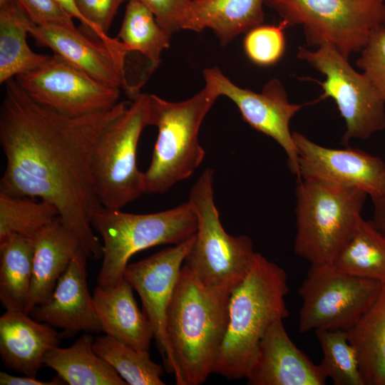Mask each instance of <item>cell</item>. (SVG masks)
Listing matches in <instances>:
<instances>
[{
	"mask_svg": "<svg viewBox=\"0 0 385 385\" xmlns=\"http://www.w3.org/2000/svg\"><path fill=\"white\" fill-rule=\"evenodd\" d=\"M5 85L0 144L6 168L0 192L50 202L88 258L103 257V245L91 225L93 215L103 207L93 185V153L105 128L130 102L71 118L35 103L15 78Z\"/></svg>",
	"mask_w": 385,
	"mask_h": 385,
	"instance_id": "cell-1",
	"label": "cell"
},
{
	"mask_svg": "<svg viewBox=\"0 0 385 385\" xmlns=\"http://www.w3.org/2000/svg\"><path fill=\"white\" fill-rule=\"evenodd\" d=\"M283 268L256 252L251 268L230 296L227 331L212 373L227 379L247 378L270 327L289 315Z\"/></svg>",
	"mask_w": 385,
	"mask_h": 385,
	"instance_id": "cell-2",
	"label": "cell"
},
{
	"mask_svg": "<svg viewBox=\"0 0 385 385\" xmlns=\"http://www.w3.org/2000/svg\"><path fill=\"white\" fill-rule=\"evenodd\" d=\"M230 296L205 287L182 266L166 322L182 385L202 384L212 373L227 328Z\"/></svg>",
	"mask_w": 385,
	"mask_h": 385,
	"instance_id": "cell-3",
	"label": "cell"
},
{
	"mask_svg": "<svg viewBox=\"0 0 385 385\" xmlns=\"http://www.w3.org/2000/svg\"><path fill=\"white\" fill-rule=\"evenodd\" d=\"M219 96L207 83L199 93L180 102L149 94L150 125L157 128L158 136L150 165L143 173L145 193L163 194L200 165L205 151L198 140L200 128Z\"/></svg>",
	"mask_w": 385,
	"mask_h": 385,
	"instance_id": "cell-4",
	"label": "cell"
},
{
	"mask_svg": "<svg viewBox=\"0 0 385 385\" xmlns=\"http://www.w3.org/2000/svg\"><path fill=\"white\" fill-rule=\"evenodd\" d=\"M91 225L103 240V262L98 286L111 289L123 278L130 257L149 247L178 245L197 229V215L188 200L176 207L149 214H133L102 207Z\"/></svg>",
	"mask_w": 385,
	"mask_h": 385,
	"instance_id": "cell-5",
	"label": "cell"
},
{
	"mask_svg": "<svg viewBox=\"0 0 385 385\" xmlns=\"http://www.w3.org/2000/svg\"><path fill=\"white\" fill-rule=\"evenodd\" d=\"M294 253L311 265L332 264L361 219L362 190L300 180L295 189Z\"/></svg>",
	"mask_w": 385,
	"mask_h": 385,
	"instance_id": "cell-6",
	"label": "cell"
},
{
	"mask_svg": "<svg viewBox=\"0 0 385 385\" xmlns=\"http://www.w3.org/2000/svg\"><path fill=\"white\" fill-rule=\"evenodd\" d=\"M214 170L206 168L192 186L188 201L197 215V229L185 265L205 287L230 295L247 275L256 252L246 235L224 230L214 200Z\"/></svg>",
	"mask_w": 385,
	"mask_h": 385,
	"instance_id": "cell-7",
	"label": "cell"
},
{
	"mask_svg": "<svg viewBox=\"0 0 385 385\" xmlns=\"http://www.w3.org/2000/svg\"><path fill=\"white\" fill-rule=\"evenodd\" d=\"M284 26H301L309 46H333L345 57L360 52L385 26L383 0H265Z\"/></svg>",
	"mask_w": 385,
	"mask_h": 385,
	"instance_id": "cell-8",
	"label": "cell"
},
{
	"mask_svg": "<svg viewBox=\"0 0 385 385\" xmlns=\"http://www.w3.org/2000/svg\"><path fill=\"white\" fill-rule=\"evenodd\" d=\"M150 125L149 94L140 93L105 128L93 157L96 192L103 207L121 209L144 194L136 154L143 129Z\"/></svg>",
	"mask_w": 385,
	"mask_h": 385,
	"instance_id": "cell-9",
	"label": "cell"
},
{
	"mask_svg": "<svg viewBox=\"0 0 385 385\" xmlns=\"http://www.w3.org/2000/svg\"><path fill=\"white\" fill-rule=\"evenodd\" d=\"M382 285L349 274L333 264L311 265L298 290L302 299L299 332L348 331L372 305Z\"/></svg>",
	"mask_w": 385,
	"mask_h": 385,
	"instance_id": "cell-10",
	"label": "cell"
},
{
	"mask_svg": "<svg viewBox=\"0 0 385 385\" xmlns=\"http://www.w3.org/2000/svg\"><path fill=\"white\" fill-rule=\"evenodd\" d=\"M297 57L325 76L318 82L324 91L321 98H332L345 120L343 142L366 140L385 129V101L363 73L329 43L315 50L299 47Z\"/></svg>",
	"mask_w": 385,
	"mask_h": 385,
	"instance_id": "cell-11",
	"label": "cell"
},
{
	"mask_svg": "<svg viewBox=\"0 0 385 385\" xmlns=\"http://www.w3.org/2000/svg\"><path fill=\"white\" fill-rule=\"evenodd\" d=\"M14 78L35 103L68 117L102 112L119 103L120 88L95 79L55 53Z\"/></svg>",
	"mask_w": 385,
	"mask_h": 385,
	"instance_id": "cell-12",
	"label": "cell"
},
{
	"mask_svg": "<svg viewBox=\"0 0 385 385\" xmlns=\"http://www.w3.org/2000/svg\"><path fill=\"white\" fill-rule=\"evenodd\" d=\"M195 239L188 240L163 250L135 263L128 264L125 279L138 294L143 312L148 318L166 371L175 376V384L182 385L179 369L170 349L167 334V313L178 280L182 264Z\"/></svg>",
	"mask_w": 385,
	"mask_h": 385,
	"instance_id": "cell-13",
	"label": "cell"
},
{
	"mask_svg": "<svg viewBox=\"0 0 385 385\" xmlns=\"http://www.w3.org/2000/svg\"><path fill=\"white\" fill-rule=\"evenodd\" d=\"M205 83L220 96L230 98L238 108L242 119L255 130L274 139L285 151L289 171L299 177L298 153L289 123L303 107L291 103L286 91L277 78L269 81L261 93L242 88L232 83L217 67L203 71Z\"/></svg>",
	"mask_w": 385,
	"mask_h": 385,
	"instance_id": "cell-14",
	"label": "cell"
},
{
	"mask_svg": "<svg viewBox=\"0 0 385 385\" xmlns=\"http://www.w3.org/2000/svg\"><path fill=\"white\" fill-rule=\"evenodd\" d=\"M292 137L300 180H314L364 191L371 199L385 197V163L360 149L320 145L299 132Z\"/></svg>",
	"mask_w": 385,
	"mask_h": 385,
	"instance_id": "cell-15",
	"label": "cell"
},
{
	"mask_svg": "<svg viewBox=\"0 0 385 385\" xmlns=\"http://www.w3.org/2000/svg\"><path fill=\"white\" fill-rule=\"evenodd\" d=\"M87 258L81 250L59 278L50 299L29 313L38 322L61 329L63 338L73 337L81 331L103 332L88 287Z\"/></svg>",
	"mask_w": 385,
	"mask_h": 385,
	"instance_id": "cell-16",
	"label": "cell"
},
{
	"mask_svg": "<svg viewBox=\"0 0 385 385\" xmlns=\"http://www.w3.org/2000/svg\"><path fill=\"white\" fill-rule=\"evenodd\" d=\"M29 36L38 46L50 48L53 53L95 79L123 88L128 94L125 58L114 53L104 44L89 38L78 29L54 24H32Z\"/></svg>",
	"mask_w": 385,
	"mask_h": 385,
	"instance_id": "cell-17",
	"label": "cell"
},
{
	"mask_svg": "<svg viewBox=\"0 0 385 385\" xmlns=\"http://www.w3.org/2000/svg\"><path fill=\"white\" fill-rule=\"evenodd\" d=\"M246 379L250 385H324L327 381L319 364L291 340L282 319L274 322L265 334Z\"/></svg>",
	"mask_w": 385,
	"mask_h": 385,
	"instance_id": "cell-18",
	"label": "cell"
},
{
	"mask_svg": "<svg viewBox=\"0 0 385 385\" xmlns=\"http://www.w3.org/2000/svg\"><path fill=\"white\" fill-rule=\"evenodd\" d=\"M24 312L6 311L0 317V356L6 367L36 377L46 354L58 346L61 334Z\"/></svg>",
	"mask_w": 385,
	"mask_h": 385,
	"instance_id": "cell-19",
	"label": "cell"
},
{
	"mask_svg": "<svg viewBox=\"0 0 385 385\" xmlns=\"http://www.w3.org/2000/svg\"><path fill=\"white\" fill-rule=\"evenodd\" d=\"M33 272L25 313L48 302L71 260L82 250L75 233L60 216L34 237Z\"/></svg>",
	"mask_w": 385,
	"mask_h": 385,
	"instance_id": "cell-20",
	"label": "cell"
},
{
	"mask_svg": "<svg viewBox=\"0 0 385 385\" xmlns=\"http://www.w3.org/2000/svg\"><path fill=\"white\" fill-rule=\"evenodd\" d=\"M133 291L123 278L111 289L97 286L92 296L94 309L106 334L138 351H148L153 328Z\"/></svg>",
	"mask_w": 385,
	"mask_h": 385,
	"instance_id": "cell-21",
	"label": "cell"
},
{
	"mask_svg": "<svg viewBox=\"0 0 385 385\" xmlns=\"http://www.w3.org/2000/svg\"><path fill=\"white\" fill-rule=\"evenodd\" d=\"M265 0L189 1L181 21V30L200 32L211 29L222 45L261 25Z\"/></svg>",
	"mask_w": 385,
	"mask_h": 385,
	"instance_id": "cell-22",
	"label": "cell"
},
{
	"mask_svg": "<svg viewBox=\"0 0 385 385\" xmlns=\"http://www.w3.org/2000/svg\"><path fill=\"white\" fill-rule=\"evenodd\" d=\"M94 337L84 334L68 348L51 349L44 364L70 385H126L106 361L93 351Z\"/></svg>",
	"mask_w": 385,
	"mask_h": 385,
	"instance_id": "cell-23",
	"label": "cell"
},
{
	"mask_svg": "<svg viewBox=\"0 0 385 385\" xmlns=\"http://www.w3.org/2000/svg\"><path fill=\"white\" fill-rule=\"evenodd\" d=\"M32 24L14 0L0 4V83L32 71L48 57L34 52L28 45Z\"/></svg>",
	"mask_w": 385,
	"mask_h": 385,
	"instance_id": "cell-24",
	"label": "cell"
},
{
	"mask_svg": "<svg viewBox=\"0 0 385 385\" xmlns=\"http://www.w3.org/2000/svg\"><path fill=\"white\" fill-rule=\"evenodd\" d=\"M346 332L364 385H385V284L366 312Z\"/></svg>",
	"mask_w": 385,
	"mask_h": 385,
	"instance_id": "cell-25",
	"label": "cell"
},
{
	"mask_svg": "<svg viewBox=\"0 0 385 385\" xmlns=\"http://www.w3.org/2000/svg\"><path fill=\"white\" fill-rule=\"evenodd\" d=\"M34 251V240L20 235H11L0 242V301L6 311L25 312Z\"/></svg>",
	"mask_w": 385,
	"mask_h": 385,
	"instance_id": "cell-26",
	"label": "cell"
},
{
	"mask_svg": "<svg viewBox=\"0 0 385 385\" xmlns=\"http://www.w3.org/2000/svg\"><path fill=\"white\" fill-rule=\"evenodd\" d=\"M355 276L385 284V235L362 217L332 263Z\"/></svg>",
	"mask_w": 385,
	"mask_h": 385,
	"instance_id": "cell-27",
	"label": "cell"
},
{
	"mask_svg": "<svg viewBox=\"0 0 385 385\" xmlns=\"http://www.w3.org/2000/svg\"><path fill=\"white\" fill-rule=\"evenodd\" d=\"M170 37L149 9L138 1H128L116 38L126 46L129 53L135 51L144 56L151 71L158 66L163 51L170 46Z\"/></svg>",
	"mask_w": 385,
	"mask_h": 385,
	"instance_id": "cell-28",
	"label": "cell"
},
{
	"mask_svg": "<svg viewBox=\"0 0 385 385\" xmlns=\"http://www.w3.org/2000/svg\"><path fill=\"white\" fill-rule=\"evenodd\" d=\"M94 352L106 361L129 385H164L163 368L148 351L133 349L107 334L94 338Z\"/></svg>",
	"mask_w": 385,
	"mask_h": 385,
	"instance_id": "cell-29",
	"label": "cell"
},
{
	"mask_svg": "<svg viewBox=\"0 0 385 385\" xmlns=\"http://www.w3.org/2000/svg\"><path fill=\"white\" fill-rule=\"evenodd\" d=\"M59 213L45 200L0 192V242L13 235L34 240Z\"/></svg>",
	"mask_w": 385,
	"mask_h": 385,
	"instance_id": "cell-30",
	"label": "cell"
},
{
	"mask_svg": "<svg viewBox=\"0 0 385 385\" xmlns=\"http://www.w3.org/2000/svg\"><path fill=\"white\" fill-rule=\"evenodd\" d=\"M314 332L322 350L319 366L324 376L335 385H364L347 332L317 329Z\"/></svg>",
	"mask_w": 385,
	"mask_h": 385,
	"instance_id": "cell-31",
	"label": "cell"
},
{
	"mask_svg": "<svg viewBox=\"0 0 385 385\" xmlns=\"http://www.w3.org/2000/svg\"><path fill=\"white\" fill-rule=\"evenodd\" d=\"M88 24L90 38L103 43L114 53L126 58L129 51L118 38L108 35V29L120 5L128 0H74Z\"/></svg>",
	"mask_w": 385,
	"mask_h": 385,
	"instance_id": "cell-32",
	"label": "cell"
},
{
	"mask_svg": "<svg viewBox=\"0 0 385 385\" xmlns=\"http://www.w3.org/2000/svg\"><path fill=\"white\" fill-rule=\"evenodd\" d=\"M279 25H260L247 32L244 49L247 56L254 63L261 66L275 64L285 51L284 29Z\"/></svg>",
	"mask_w": 385,
	"mask_h": 385,
	"instance_id": "cell-33",
	"label": "cell"
},
{
	"mask_svg": "<svg viewBox=\"0 0 385 385\" xmlns=\"http://www.w3.org/2000/svg\"><path fill=\"white\" fill-rule=\"evenodd\" d=\"M356 64L385 101V27L375 30Z\"/></svg>",
	"mask_w": 385,
	"mask_h": 385,
	"instance_id": "cell-34",
	"label": "cell"
},
{
	"mask_svg": "<svg viewBox=\"0 0 385 385\" xmlns=\"http://www.w3.org/2000/svg\"><path fill=\"white\" fill-rule=\"evenodd\" d=\"M31 21L76 28L73 18L55 0H14Z\"/></svg>",
	"mask_w": 385,
	"mask_h": 385,
	"instance_id": "cell-35",
	"label": "cell"
},
{
	"mask_svg": "<svg viewBox=\"0 0 385 385\" xmlns=\"http://www.w3.org/2000/svg\"><path fill=\"white\" fill-rule=\"evenodd\" d=\"M129 1V0H128ZM149 9L160 26L168 34L181 30V21L190 0H135Z\"/></svg>",
	"mask_w": 385,
	"mask_h": 385,
	"instance_id": "cell-36",
	"label": "cell"
},
{
	"mask_svg": "<svg viewBox=\"0 0 385 385\" xmlns=\"http://www.w3.org/2000/svg\"><path fill=\"white\" fill-rule=\"evenodd\" d=\"M58 375L51 381H40L36 377L26 376H15L6 372H0L1 385H61L65 383Z\"/></svg>",
	"mask_w": 385,
	"mask_h": 385,
	"instance_id": "cell-37",
	"label": "cell"
},
{
	"mask_svg": "<svg viewBox=\"0 0 385 385\" xmlns=\"http://www.w3.org/2000/svg\"><path fill=\"white\" fill-rule=\"evenodd\" d=\"M73 19L81 23L78 29L85 35L90 37V29L88 23L80 13L74 0H55Z\"/></svg>",
	"mask_w": 385,
	"mask_h": 385,
	"instance_id": "cell-38",
	"label": "cell"
},
{
	"mask_svg": "<svg viewBox=\"0 0 385 385\" xmlns=\"http://www.w3.org/2000/svg\"><path fill=\"white\" fill-rule=\"evenodd\" d=\"M371 200L374 205L372 221L376 227L385 235V197Z\"/></svg>",
	"mask_w": 385,
	"mask_h": 385,
	"instance_id": "cell-39",
	"label": "cell"
},
{
	"mask_svg": "<svg viewBox=\"0 0 385 385\" xmlns=\"http://www.w3.org/2000/svg\"><path fill=\"white\" fill-rule=\"evenodd\" d=\"M6 0H0V4H3Z\"/></svg>",
	"mask_w": 385,
	"mask_h": 385,
	"instance_id": "cell-40",
	"label": "cell"
},
{
	"mask_svg": "<svg viewBox=\"0 0 385 385\" xmlns=\"http://www.w3.org/2000/svg\"><path fill=\"white\" fill-rule=\"evenodd\" d=\"M190 1H197V0H190Z\"/></svg>",
	"mask_w": 385,
	"mask_h": 385,
	"instance_id": "cell-41",
	"label": "cell"
},
{
	"mask_svg": "<svg viewBox=\"0 0 385 385\" xmlns=\"http://www.w3.org/2000/svg\"><path fill=\"white\" fill-rule=\"evenodd\" d=\"M385 2V0H383Z\"/></svg>",
	"mask_w": 385,
	"mask_h": 385,
	"instance_id": "cell-42",
	"label": "cell"
},
{
	"mask_svg": "<svg viewBox=\"0 0 385 385\" xmlns=\"http://www.w3.org/2000/svg\"><path fill=\"white\" fill-rule=\"evenodd\" d=\"M384 27H385V26H384Z\"/></svg>",
	"mask_w": 385,
	"mask_h": 385,
	"instance_id": "cell-43",
	"label": "cell"
}]
</instances>
